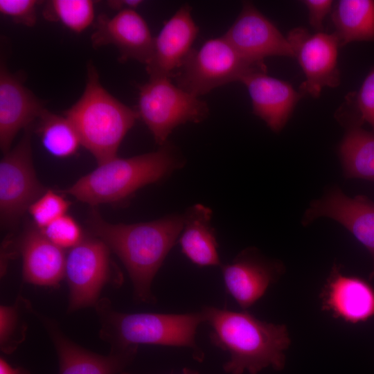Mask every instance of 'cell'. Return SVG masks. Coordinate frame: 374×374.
Masks as SVG:
<instances>
[{
  "label": "cell",
  "instance_id": "1",
  "mask_svg": "<svg viewBox=\"0 0 374 374\" xmlns=\"http://www.w3.org/2000/svg\"><path fill=\"white\" fill-rule=\"evenodd\" d=\"M92 236L104 242L121 260L133 286L134 299L153 304V280L170 250L178 242L184 226L183 213L136 224H112L93 209L88 220Z\"/></svg>",
  "mask_w": 374,
  "mask_h": 374
},
{
  "label": "cell",
  "instance_id": "2",
  "mask_svg": "<svg viewBox=\"0 0 374 374\" xmlns=\"http://www.w3.org/2000/svg\"><path fill=\"white\" fill-rule=\"evenodd\" d=\"M210 328L211 343L226 352L223 365L229 374H258L264 368L283 369L290 338L285 325L263 321L247 310L206 305L201 310Z\"/></svg>",
  "mask_w": 374,
  "mask_h": 374
},
{
  "label": "cell",
  "instance_id": "3",
  "mask_svg": "<svg viewBox=\"0 0 374 374\" xmlns=\"http://www.w3.org/2000/svg\"><path fill=\"white\" fill-rule=\"evenodd\" d=\"M186 164L170 141L154 152L129 158L114 157L82 177L62 192L95 206L123 202L139 188L164 181Z\"/></svg>",
  "mask_w": 374,
  "mask_h": 374
},
{
  "label": "cell",
  "instance_id": "4",
  "mask_svg": "<svg viewBox=\"0 0 374 374\" xmlns=\"http://www.w3.org/2000/svg\"><path fill=\"white\" fill-rule=\"evenodd\" d=\"M99 337L110 348L140 344L188 348L194 359L202 362L204 353L196 341L199 326L204 323L202 311L184 314L127 313L114 308L108 298L94 306Z\"/></svg>",
  "mask_w": 374,
  "mask_h": 374
},
{
  "label": "cell",
  "instance_id": "5",
  "mask_svg": "<svg viewBox=\"0 0 374 374\" xmlns=\"http://www.w3.org/2000/svg\"><path fill=\"white\" fill-rule=\"evenodd\" d=\"M87 74L83 93L64 115L99 165L117 157L123 139L139 116L102 86L93 64H88Z\"/></svg>",
  "mask_w": 374,
  "mask_h": 374
},
{
  "label": "cell",
  "instance_id": "6",
  "mask_svg": "<svg viewBox=\"0 0 374 374\" xmlns=\"http://www.w3.org/2000/svg\"><path fill=\"white\" fill-rule=\"evenodd\" d=\"M136 111L159 146L168 141L177 126L200 123L209 114L206 102L161 76L150 77L139 87Z\"/></svg>",
  "mask_w": 374,
  "mask_h": 374
},
{
  "label": "cell",
  "instance_id": "7",
  "mask_svg": "<svg viewBox=\"0 0 374 374\" xmlns=\"http://www.w3.org/2000/svg\"><path fill=\"white\" fill-rule=\"evenodd\" d=\"M110 249L98 238H84L66 256L65 276L69 287L67 312L93 307L106 285L120 287L123 274L114 264Z\"/></svg>",
  "mask_w": 374,
  "mask_h": 374
},
{
  "label": "cell",
  "instance_id": "8",
  "mask_svg": "<svg viewBox=\"0 0 374 374\" xmlns=\"http://www.w3.org/2000/svg\"><path fill=\"white\" fill-rule=\"evenodd\" d=\"M266 66L251 63L224 37L207 40L198 50L192 49L173 78L182 89L199 96L213 89L240 81Z\"/></svg>",
  "mask_w": 374,
  "mask_h": 374
},
{
  "label": "cell",
  "instance_id": "9",
  "mask_svg": "<svg viewBox=\"0 0 374 374\" xmlns=\"http://www.w3.org/2000/svg\"><path fill=\"white\" fill-rule=\"evenodd\" d=\"M46 190L33 166L28 127L20 142L3 154L0 162L1 224H13Z\"/></svg>",
  "mask_w": 374,
  "mask_h": 374
},
{
  "label": "cell",
  "instance_id": "10",
  "mask_svg": "<svg viewBox=\"0 0 374 374\" xmlns=\"http://www.w3.org/2000/svg\"><path fill=\"white\" fill-rule=\"evenodd\" d=\"M301 66L306 80L300 87L301 93L319 96L325 87H335L340 83L337 66L339 40L335 33L312 34L302 27L290 30L287 36Z\"/></svg>",
  "mask_w": 374,
  "mask_h": 374
},
{
  "label": "cell",
  "instance_id": "11",
  "mask_svg": "<svg viewBox=\"0 0 374 374\" xmlns=\"http://www.w3.org/2000/svg\"><path fill=\"white\" fill-rule=\"evenodd\" d=\"M57 353L59 374H120L134 359L138 346L110 348L108 355L90 351L68 337L55 319L34 309Z\"/></svg>",
  "mask_w": 374,
  "mask_h": 374
},
{
  "label": "cell",
  "instance_id": "12",
  "mask_svg": "<svg viewBox=\"0 0 374 374\" xmlns=\"http://www.w3.org/2000/svg\"><path fill=\"white\" fill-rule=\"evenodd\" d=\"M252 64L265 66L268 56L294 57L287 37L250 1H244L234 23L223 35Z\"/></svg>",
  "mask_w": 374,
  "mask_h": 374
},
{
  "label": "cell",
  "instance_id": "13",
  "mask_svg": "<svg viewBox=\"0 0 374 374\" xmlns=\"http://www.w3.org/2000/svg\"><path fill=\"white\" fill-rule=\"evenodd\" d=\"M220 267L226 292L242 310L254 305L283 271L281 263L253 247L242 250Z\"/></svg>",
  "mask_w": 374,
  "mask_h": 374
},
{
  "label": "cell",
  "instance_id": "14",
  "mask_svg": "<svg viewBox=\"0 0 374 374\" xmlns=\"http://www.w3.org/2000/svg\"><path fill=\"white\" fill-rule=\"evenodd\" d=\"M154 39L146 21L135 10H121L112 17L99 15L91 35L93 47L113 44L119 51L120 60H135L145 65L152 57Z\"/></svg>",
  "mask_w": 374,
  "mask_h": 374
},
{
  "label": "cell",
  "instance_id": "15",
  "mask_svg": "<svg viewBox=\"0 0 374 374\" xmlns=\"http://www.w3.org/2000/svg\"><path fill=\"white\" fill-rule=\"evenodd\" d=\"M321 216L341 224L366 248L373 262L369 280H374V202L364 196L348 197L339 188H334L310 204L303 224H308Z\"/></svg>",
  "mask_w": 374,
  "mask_h": 374
},
{
  "label": "cell",
  "instance_id": "16",
  "mask_svg": "<svg viewBox=\"0 0 374 374\" xmlns=\"http://www.w3.org/2000/svg\"><path fill=\"white\" fill-rule=\"evenodd\" d=\"M185 4L166 21L154 37L152 57L146 65L150 77H173L192 51L199 28Z\"/></svg>",
  "mask_w": 374,
  "mask_h": 374
},
{
  "label": "cell",
  "instance_id": "17",
  "mask_svg": "<svg viewBox=\"0 0 374 374\" xmlns=\"http://www.w3.org/2000/svg\"><path fill=\"white\" fill-rule=\"evenodd\" d=\"M321 309L349 323L374 317V288L364 279L342 274L334 265L321 294Z\"/></svg>",
  "mask_w": 374,
  "mask_h": 374
},
{
  "label": "cell",
  "instance_id": "18",
  "mask_svg": "<svg viewBox=\"0 0 374 374\" xmlns=\"http://www.w3.org/2000/svg\"><path fill=\"white\" fill-rule=\"evenodd\" d=\"M46 109L44 103L24 85L17 75L1 64L0 148L3 154L11 148L18 132L30 127Z\"/></svg>",
  "mask_w": 374,
  "mask_h": 374
},
{
  "label": "cell",
  "instance_id": "19",
  "mask_svg": "<svg viewBox=\"0 0 374 374\" xmlns=\"http://www.w3.org/2000/svg\"><path fill=\"white\" fill-rule=\"evenodd\" d=\"M240 82L247 88L253 114L274 132L283 128L303 96L290 83L269 76L265 71L250 72Z\"/></svg>",
  "mask_w": 374,
  "mask_h": 374
},
{
  "label": "cell",
  "instance_id": "20",
  "mask_svg": "<svg viewBox=\"0 0 374 374\" xmlns=\"http://www.w3.org/2000/svg\"><path fill=\"white\" fill-rule=\"evenodd\" d=\"M22 258L24 282L56 288L65 276L64 249L51 242L37 227L25 231L17 245Z\"/></svg>",
  "mask_w": 374,
  "mask_h": 374
},
{
  "label": "cell",
  "instance_id": "21",
  "mask_svg": "<svg viewBox=\"0 0 374 374\" xmlns=\"http://www.w3.org/2000/svg\"><path fill=\"white\" fill-rule=\"evenodd\" d=\"M183 215L184 226L178 240L182 253L198 267H221L215 230L211 224L212 209L198 203Z\"/></svg>",
  "mask_w": 374,
  "mask_h": 374
},
{
  "label": "cell",
  "instance_id": "22",
  "mask_svg": "<svg viewBox=\"0 0 374 374\" xmlns=\"http://www.w3.org/2000/svg\"><path fill=\"white\" fill-rule=\"evenodd\" d=\"M331 17L340 46L353 42H374V1H336Z\"/></svg>",
  "mask_w": 374,
  "mask_h": 374
},
{
  "label": "cell",
  "instance_id": "23",
  "mask_svg": "<svg viewBox=\"0 0 374 374\" xmlns=\"http://www.w3.org/2000/svg\"><path fill=\"white\" fill-rule=\"evenodd\" d=\"M339 152L346 177L374 181V132L350 125Z\"/></svg>",
  "mask_w": 374,
  "mask_h": 374
},
{
  "label": "cell",
  "instance_id": "24",
  "mask_svg": "<svg viewBox=\"0 0 374 374\" xmlns=\"http://www.w3.org/2000/svg\"><path fill=\"white\" fill-rule=\"evenodd\" d=\"M37 131L44 148L51 155L65 158L75 154L81 141L78 133L66 117L46 109L38 118Z\"/></svg>",
  "mask_w": 374,
  "mask_h": 374
},
{
  "label": "cell",
  "instance_id": "25",
  "mask_svg": "<svg viewBox=\"0 0 374 374\" xmlns=\"http://www.w3.org/2000/svg\"><path fill=\"white\" fill-rule=\"evenodd\" d=\"M31 302L19 294L15 302L0 307V348L5 354H12L25 341L28 317L33 316Z\"/></svg>",
  "mask_w": 374,
  "mask_h": 374
},
{
  "label": "cell",
  "instance_id": "26",
  "mask_svg": "<svg viewBox=\"0 0 374 374\" xmlns=\"http://www.w3.org/2000/svg\"><path fill=\"white\" fill-rule=\"evenodd\" d=\"M46 20L60 22L73 32L80 33L94 19V2L91 0H51L43 9Z\"/></svg>",
  "mask_w": 374,
  "mask_h": 374
},
{
  "label": "cell",
  "instance_id": "27",
  "mask_svg": "<svg viewBox=\"0 0 374 374\" xmlns=\"http://www.w3.org/2000/svg\"><path fill=\"white\" fill-rule=\"evenodd\" d=\"M70 202L57 193L47 190L28 208L36 224L42 230L59 217L66 215Z\"/></svg>",
  "mask_w": 374,
  "mask_h": 374
},
{
  "label": "cell",
  "instance_id": "28",
  "mask_svg": "<svg viewBox=\"0 0 374 374\" xmlns=\"http://www.w3.org/2000/svg\"><path fill=\"white\" fill-rule=\"evenodd\" d=\"M347 105L353 107L354 116L348 122L350 125H361L367 122L374 132V67L365 78L357 92L347 98Z\"/></svg>",
  "mask_w": 374,
  "mask_h": 374
},
{
  "label": "cell",
  "instance_id": "29",
  "mask_svg": "<svg viewBox=\"0 0 374 374\" xmlns=\"http://www.w3.org/2000/svg\"><path fill=\"white\" fill-rule=\"evenodd\" d=\"M41 231L51 242L62 249H71L84 238L80 226L66 214Z\"/></svg>",
  "mask_w": 374,
  "mask_h": 374
},
{
  "label": "cell",
  "instance_id": "30",
  "mask_svg": "<svg viewBox=\"0 0 374 374\" xmlns=\"http://www.w3.org/2000/svg\"><path fill=\"white\" fill-rule=\"evenodd\" d=\"M41 3L35 0H0V12L14 22L33 26L37 21V8Z\"/></svg>",
  "mask_w": 374,
  "mask_h": 374
},
{
  "label": "cell",
  "instance_id": "31",
  "mask_svg": "<svg viewBox=\"0 0 374 374\" xmlns=\"http://www.w3.org/2000/svg\"><path fill=\"white\" fill-rule=\"evenodd\" d=\"M303 3L308 10L310 26L317 33L323 32V19L332 10L333 1L330 0H305L303 1Z\"/></svg>",
  "mask_w": 374,
  "mask_h": 374
},
{
  "label": "cell",
  "instance_id": "32",
  "mask_svg": "<svg viewBox=\"0 0 374 374\" xmlns=\"http://www.w3.org/2000/svg\"><path fill=\"white\" fill-rule=\"evenodd\" d=\"M143 3L140 0H112L107 1L110 8L118 10H135Z\"/></svg>",
  "mask_w": 374,
  "mask_h": 374
},
{
  "label": "cell",
  "instance_id": "33",
  "mask_svg": "<svg viewBox=\"0 0 374 374\" xmlns=\"http://www.w3.org/2000/svg\"><path fill=\"white\" fill-rule=\"evenodd\" d=\"M0 374H30L22 367H12L3 357L0 358Z\"/></svg>",
  "mask_w": 374,
  "mask_h": 374
},
{
  "label": "cell",
  "instance_id": "34",
  "mask_svg": "<svg viewBox=\"0 0 374 374\" xmlns=\"http://www.w3.org/2000/svg\"><path fill=\"white\" fill-rule=\"evenodd\" d=\"M120 374H130V373L122 372ZM182 374H197V372L191 369L185 368L183 371Z\"/></svg>",
  "mask_w": 374,
  "mask_h": 374
}]
</instances>
